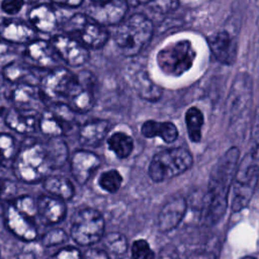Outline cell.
Returning <instances> with one entry per match:
<instances>
[{
	"label": "cell",
	"mask_w": 259,
	"mask_h": 259,
	"mask_svg": "<svg viewBox=\"0 0 259 259\" xmlns=\"http://www.w3.org/2000/svg\"><path fill=\"white\" fill-rule=\"evenodd\" d=\"M239 158L240 151L238 148L232 147L212 167L202 211L203 222L207 226L217 224L228 207L229 194L239 164Z\"/></svg>",
	"instance_id": "cell-1"
},
{
	"label": "cell",
	"mask_w": 259,
	"mask_h": 259,
	"mask_svg": "<svg viewBox=\"0 0 259 259\" xmlns=\"http://www.w3.org/2000/svg\"><path fill=\"white\" fill-rule=\"evenodd\" d=\"M10 172L13 178L25 185L40 184L55 172L46 139L39 135L23 137Z\"/></svg>",
	"instance_id": "cell-2"
},
{
	"label": "cell",
	"mask_w": 259,
	"mask_h": 259,
	"mask_svg": "<svg viewBox=\"0 0 259 259\" xmlns=\"http://www.w3.org/2000/svg\"><path fill=\"white\" fill-rule=\"evenodd\" d=\"M153 23L145 15L136 13L117 24L113 39L119 52L127 57L138 55L151 40Z\"/></svg>",
	"instance_id": "cell-3"
},
{
	"label": "cell",
	"mask_w": 259,
	"mask_h": 259,
	"mask_svg": "<svg viewBox=\"0 0 259 259\" xmlns=\"http://www.w3.org/2000/svg\"><path fill=\"white\" fill-rule=\"evenodd\" d=\"M68 233L74 245L84 248L94 246L105 234V220L96 208L80 207L70 218Z\"/></svg>",
	"instance_id": "cell-4"
},
{
	"label": "cell",
	"mask_w": 259,
	"mask_h": 259,
	"mask_svg": "<svg viewBox=\"0 0 259 259\" xmlns=\"http://www.w3.org/2000/svg\"><path fill=\"white\" fill-rule=\"evenodd\" d=\"M77 115L65 101L48 104L40 111L38 135L45 139H66L77 132Z\"/></svg>",
	"instance_id": "cell-5"
},
{
	"label": "cell",
	"mask_w": 259,
	"mask_h": 259,
	"mask_svg": "<svg viewBox=\"0 0 259 259\" xmlns=\"http://www.w3.org/2000/svg\"><path fill=\"white\" fill-rule=\"evenodd\" d=\"M60 31L73 36L89 50L102 48L109 38V31L106 26L82 12L67 16L61 24Z\"/></svg>",
	"instance_id": "cell-6"
},
{
	"label": "cell",
	"mask_w": 259,
	"mask_h": 259,
	"mask_svg": "<svg viewBox=\"0 0 259 259\" xmlns=\"http://www.w3.org/2000/svg\"><path fill=\"white\" fill-rule=\"evenodd\" d=\"M259 180V160L247 153L239 162L232 183L231 207L240 211L248 206Z\"/></svg>",
	"instance_id": "cell-7"
},
{
	"label": "cell",
	"mask_w": 259,
	"mask_h": 259,
	"mask_svg": "<svg viewBox=\"0 0 259 259\" xmlns=\"http://www.w3.org/2000/svg\"><path fill=\"white\" fill-rule=\"evenodd\" d=\"M196 51L189 39H178L163 47L156 56L159 69L167 76L179 77L193 65Z\"/></svg>",
	"instance_id": "cell-8"
},
{
	"label": "cell",
	"mask_w": 259,
	"mask_h": 259,
	"mask_svg": "<svg viewBox=\"0 0 259 259\" xmlns=\"http://www.w3.org/2000/svg\"><path fill=\"white\" fill-rule=\"evenodd\" d=\"M192 163V156L186 149H167L153 157L149 165V176L155 182H163L184 173Z\"/></svg>",
	"instance_id": "cell-9"
},
{
	"label": "cell",
	"mask_w": 259,
	"mask_h": 259,
	"mask_svg": "<svg viewBox=\"0 0 259 259\" xmlns=\"http://www.w3.org/2000/svg\"><path fill=\"white\" fill-rule=\"evenodd\" d=\"M2 204L4 230L24 244L36 243L41 232L37 219L19 210L10 201Z\"/></svg>",
	"instance_id": "cell-10"
},
{
	"label": "cell",
	"mask_w": 259,
	"mask_h": 259,
	"mask_svg": "<svg viewBox=\"0 0 259 259\" xmlns=\"http://www.w3.org/2000/svg\"><path fill=\"white\" fill-rule=\"evenodd\" d=\"M74 77L75 73L65 65L42 72L37 86L45 105L65 101Z\"/></svg>",
	"instance_id": "cell-11"
},
{
	"label": "cell",
	"mask_w": 259,
	"mask_h": 259,
	"mask_svg": "<svg viewBox=\"0 0 259 259\" xmlns=\"http://www.w3.org/2000/svg\"><path fill=\"white\" fill-rule=\"evenodd\" d=\"M97 80L94 74L88 70L75 73L65 102L77 114L89 112L96 102Z\"/></svg>",
	"instance_id": "cell-12"
},
{
	"label": "cell",
	"mask_w": 259,
	"mask_h": 259,
	"mask_svg": "<svg viewBox=\"0 0 259 259\" xmlns=\"http://www.w3.org/2000/svg\"><path fill=\"white\" fill-rule=\"evenodd\" d=\"M253 82L247 73L238 74L235 78L227 101L228 118L231 125L241 122L250 110L252 103Z\"/></svg>",
	"instance_id": "cell-13"
},
{
	"label": "cell",
	"mask_w": 259,
	"mask_h": 259,
	"mask_svg": "<svg viewBox=\"0 0 259 259\" xmlns=\"http://www.w3.org/2000/svg\"><path fill=\"white\" fill-rule=\"evenodd\" d=\"M67 17V16H66ZM66 17L61 14V8L51 1H42L28 6L26 20L37 33L53 35L60 31L62 22Z\"/></svg>",
	"instance_id": "cell-14"
},
{
	"label": "cell",
	"mask_w": 259,
	"mask_h": 259,
	"mask_svg": "<svg viewBox=\"0 0 259 259\" xmlns=\"http://www.w3.org/2000/svg\"><path fill=\"white\" fill-rule=\"evenodd\" d=\"M49 39L61 63L69 68H80L90 59V50L65 32L58 31Z\"/></svg>",
	"instance_id": "cell-15"
},
{
	"label": "cell",
	"mask_w": 259,
	"mask_h": 259,
	"mask_svg": "<svg viewBox=\"0 0 259 259\" xmlns=\"http://www.w3.org/2000/svg\"><path fill=\"white\" fill-rule=\"evenodd\" d=\"M67 165L75 184L83 186L99 169L101 159L93 150L80 147L71 151Z\"/></svg>",
	"instance_id": "cell-16"
},
{
	"label": "cell",
	"mask_w": 259,
	"mask_h": 259,
	"mask_svg": "<svg viewBox=\"0 0 259 259\" xmlns=\"http://www.w3.org/2000/svg\"><path fill=\"white\" fill-rule=\"evenodd\" d=\"M40 110L33 108H22L6 106L3 116V124L9 132L22 136L38 135V121Z\"/></svg>",
	"instance_id": "cell-17"
},
{
	"label": "cell",
	"mask_w": 259,
	"mask_h": 259,
	"mask_svg": "<svg viewBox=\"0 0 259 259\" xmlns=\"http://www.w3.org/2000/svg\"><path fill=\"white\" fill-rule=\"evenodd\" d=\"M21 58L41 73L62 65L50 39L46 38L35 37L23 46Z\"/></svg>",
	"instance_id": "cell-18"
},
{
	"label": "cell",
	"mask_w": 259,
	"mask_h": 259,
	"mask_svg": "<svg viewBox=\"0 0 259 259\" xmlns=\"http://www.w3.org/2000/svg\"><path fill=\"white\" fill-rule=\"evenodd\" d=\"M2 95L7 101L8 106L33 108L40 111L46 106L40 97L38 86L34 83L5 84Z\"/></svg>",
	"instance_id": "cell-19"
},
{
	"label": "cell",
	"mask_w": 259,
	"mask_h": 259,
	"mask_svg": "<svg viewBox=\"0 0 259 259\" xmlns=\"http://www.w3.org/2000/svg\"><path fill=\"white\" fill-rule=\"evenodd\" d=\"M36 215L41 227L60 226L67 219L68 202L42 191L36 195Z\"/></svg>",
	"instance_id": "cell-20"
},
{
	"label": "cell",
	"mask_w": 259,
	"mask_h": 259,
	"mask_svg": "<svg viewBox=\"0 0 259 259\" xmlns=\"http://www.w3.org/2000/svg\"><path fill=\"white\" fill-rule=\"evenodd\" d=\"M36 31L26 19L19 17H4L0 21V39L19 47L36 37Z\"/></svg>",
	"instance_id": "cell-21"
},
{
	"label": "cell",
	"mask_w": 259,
	"mask_h": 259,
	"mask_svg": "<svg viewBox=\"0 0 259 259\" xmlns=\"http://www.w3.org/2000/svg\"><path fill=\"white\" fill-rule=\"evenodd\" d=\"M127 11L125 0H106L103 2H92L88 6L87 13L98 23L107 25H117L124 19Z\"/></svg>",
	"instance_id": "cell-22"
},
{
	"label": "cell",
	"mask_w": 259,
	"mask_h": 259,
	"mask_svg": "<svg viewBox=\"0 0 259 259\" xmlns=\"http://www.w3.org/2000/svg\"><path fill=\"white\" fill-rule=\"evenodd\" d=\"M110 130V122L103 118H92L78 125L77 141L80 147L96 149L106 140Z\"/></svg>",
	"instance_id": "cell-23"
},
{
	"label": "cell",
	"mask_w": 259,
	"mask_h": 259,
	"mask_svg": "<svg viewBox=\"0 0 259 259\" xmlns=\"http://www.w3.org/2000/svg\"><path fill=\"white\" fill-rule=\"evenodd\" d=\"M0 73L6 84L29 82L37 84L41 72L31 67L22 58L11 59L0 68Z\"/></svg>",
	"instance_id": "cell-24"
},
{
	"label": "cell",
	"mask_w": 259,
	"mask_h": 259,
	"mask_svg": "<svg viewBox=\"0 0 259 259\" xmlns=\"http://www.w3.org/2000/svg\"><path fill=\"white\" fill-rule=\"evenodd\" d=\"M187 208L186 200L183 196H174L168 199L158 213L157 227L162 233L175 229L182 221Z\"/></svg>",
	"instance_id": "cell-25"
},
{
	"label": "cell",
	"mask_w": 259,
	"mask_h": 259,
	"mask_svg": "<svg viewBox=\"0 0 259 259\" xmlns=\"http://www.w3.org/2000/svg\"><path fill=\"white\" fill-rule=\"evenodd\" d=\"M44 192L70 202L76 195L75 182L71 176L57 171L48 175L40 183Z\"/></svg>",
	"instance_id": "cell-26"
},
{
	"label": "cell",
	"mask_w": 259,
	"mask_h": 259,
	"mask_svg": "<svg viewBox=\"0 0 259 259\" xmlns=\"http://www.w3.org/2000/svg\"><path fill=\"white\" fill-rule=\"evenodd\" d=\"M208 46L214 58L225 64L232 65L237 57V41L227 31H219L208 37Z\"/></svg>",
	"instance_id": "cell-27"
},
{
	"label": "cell",
	"mask_w": 259,
	"mask_h": 259,
	"mask_svg": "<svg viewBox=\"0 0 259 259\" xmlns=\"http://www.w3.org/2000/svg\"><path fill=\"white\" fill-rule=\"evenodd\" d=\"M20 140L9 131L0 132V171H10L18 152Z\"/></svg>",
	"instance_id": "cell-28"
},
{
	"label": "cell",
	"mask_w": 259,
	"mask_h": 259,
	"mask_svg": "<svg viewBox=\"0 0 259 259\" xmlns=\"http://www.w3.org/2000/svg\"><path fill=\"white\" fill-rule=\"evenodd\" d=\"M141 133L146 138L159 137L165 143H172L178 138V130L170 121L147 120L142 124Z\"/></svg>",
	"instance_id": "cell-29"
},
{
	"label": "cell",
	"mask_w": 259,
	"mask_h": 259,
	"mask_svg": "<svg viewBox=\"0 0 259 259\" xmlns=\"http://www.w3.org/2000/svg\"><path fill=\"white\" fill-rule=\"evenodd\" d=\"M70 236L66 229L60 226L49 227L40 232L37 244L46 250H56L62 246L69 244Z\"/></svg>",
	"instance_id": "cell-30"
},
{
	"label": "cell",
	"mask_w": 259,
	"mask_h": 259,
	"mask_svg": "<svg viewBox=\"0 0 259 259\" xmlns=\"http://www.w3.org/2000/svg\"><path fill=\"white\" fill-rule=\"evenodd\" d=\"M108 150L118 159L127 158L134 149L133 139L125 133L115 132L106 138Z\"/></svg>",
	"instance_id": "cell-31"
},
{
	"label": "cell",
	"mask_w": 259,
	"mask_h": 259,
	"mask_svg": "<svg viewBox=\"0 0 259 259\" xmlns=\"http://www.w3.org/2000/svg\"><path fill=\"white\" fill-rule=\"evenodd\" d=\"M133 81L135 90L142 98L150 101H155L160 98L162 94L161 88L151 80L146 72H138L135 75Z\"/></svg>",
	"instance_id": "cell-32"
},
{
	"label": "cell",
	"mask_w": 259,
	"mask_h": 259,
	"mask_svg": "<svg viewBox=\"0 0 259 259\" xmlns=\"http://www.w3.org/2000/svg\"><path fill=\"white\" fill-rule=\"evenodd\" d=\"M46 141L52 157L55 171L63 169L68 164L71 153L66 139H46Z\"/></svg>",
	"instance_id": "cell-33"
},
{
	"label": "cell",
	"mask_w": 259,
	"mask_h": 259,
	"mask_svg": "<svg viewBox=\"0 0 259 259\" xmlns=\"http://www.w3.org/2000/svg\"><path fill=\"white\" fill-rule=\"evenodd\" d=\"M185 122L189 139L198 143L201 140V130L203 126L204 118L203 114L197 107H190L185 113Z\"/></svg>",
	"instance_id": "cell-34"
},
{
	"label": "cell",
	"mask_w": 259,
	"mask_h": 259,
	"mask_svg": "<svg viewBox=\"0 0 259 259\" xmlns=\"http://www.w3.org/2000/svg\"><path fill=\"white\" fill-rule=\"evenodd\" d=\"M122 184V176L115 169H107L102 171L97 177L98 187L107 193H115Z\"/></svg>",
	"instance_id": "cell-35"
},
{
	"label": "cell",
	"mask_w": 259,
	"mask_h": 259,
	"mask_svg": "<svg viewBox=\"0 0 259 259\" xmlns=\"http://www.w3.org/2000/svg\"><path fill=\"white\" fill-rule=\"evenodd\" d=\"M101 241L104 246L103 249L108 254L123 255L127 250L126 238L120 233L110 232V233L104 234Z\"/></svg>",
	"instance_id": "cell-36"
},
{
	"label": "cell",
	"mask_w": 259,
	"mask_h": 259,
	"mask_svg": "<svg viewBox=\"0 0 259 259\" xmlns=\"http://www.w3.org/2000/svg\"><path fill=\"white\" fill-rule=\"evenodd\" d=\"M27 5V0H0V12L4 17H18Z\"/></svg>",
	"instance_id": "cell-37"
},
{
	"label": "cell",
	"mask_w": 259,
	"mask_h": 259,
	"mask_svg": "<svg viewBox=\"0 0 259 259\" xmlns=\"http://www.w3.org/2000/svg\"><path fill=\"white\" fill-rule=\"evenodd\" d=\"M45 259H82V251L74 244H67L54 250Z\"/></svg>",
	"instance_id": "cell-38"
},
{
	"label": "cell",
	"mask_w": 259,
	"mask_h": 259,
	"mask_svg": "<svg viewBox=\"0 0 259 259\" xmlns=\"http://www.w3.org/2000/svg\"><path fill=\"white\" fill-rule=\"evenodd\" d=\"M248 153L259 160V105L257 106L251 126Z\"/></svg>",
	"instance_id": "cell-39"
},
{
	"label": "cell",
	"mask_w": 259,
	"mask_h": 259,
	"mask_svg": "<svg viewBox=\"0 0 259 259\" xmlns=\"http://www.w3.org/2000/svg\"><path fill=\"white\" fill-rule=\"evenodd\" d=\"M132 258L133 259H154L155 253L151 249L149 243L146 240L140 239L133 243Z\"/></svg>",
	"instance_id": "cell-40"
},
{
	"label": "cell",
	"mask_w": 259,
	"mask_h": 259,
	"mask_svg": "<svg viewBox=\"0 0 259 259\" xmlns=\"http://www.w3.org/2000/svg\"><path fill=\"white\" fill-rule=\"evenodd\" d=\"M151 7L160 13H168L176 9L178 6V0H151Z\"/></svg>",
	"instance_id": "cell-41"
},
{
	"label": "cell",
	"mask_w": 259,
	"mask_h": 259,
	"mask_svg": "<svg viewBox=\"0 0 259 259\" xmlns=\"http://www.w3.org/2000/svg\"><path fill=\"white\" fill-rule=\"evenodd\" d=\"M82 259H110V257L103 248L91 246L82 252Z\"/></svg>",
	"instance_id": "cell-42"
},
{
	"label": "cell",
	"mask_w": 259,
	"mask_h": 259,
	"mask_svg": "<svg viewBox=\"0 0 259 259\" xmlns=\"http://www.w3.org/2000/svg\"><path fill=\"white\" fill-rule=\"evenodd\" d=\"M53 4L61 9H78L80 8L85 0H50Z\"/></svg>",
	"instance_id": "cell-43"
},
{
	"label": "cell",
	"mask_w": 259,
	"mask_h": 259,
	"mask_svg": "<svg viewBox=\"0 0 259 259\" xmlns=\"http://www.w3.org/2000/svg\"><path fill=\"white\" fill-rule=\"evenodd\" d=\"M157 259H180V256L175 247L168 245L161 249Z\"/></svg>",
	"instance_id": "cell-44"
},
{
	"label": "cell",
	"mask_w": 259,
	"mask_h": 259,
	"mask_svg": "<svg viewBox=\"0 0 259 259\" xmlns=\"http://www.w3.org/2000/svg\"><path fill=\"white\" fill-rule=\"evenodd\" d=\"M17 47L0 39V61L14 55Z\"/></svg>",
	"instance_id": "cell-45"
},
{
	"label": "cell",
	"mask_w": 259,
	"mask_h": 259,
	"mask_svg": "<svg viewBox=\"0 0 259 259\" xmlns=\"http://www.w3.org/2000/svg\"><path fill=\"white\" fill-rule=\"evenodd\" d=\"M15 259H39L38 255L36 254V252L34 251V249H31L29 247L27 248H23L22 250H20Z\"/></svg>",
	"instance_id": "cell-46"
},
{
	"label": "cell",
	"mask_w": 259,
	"mask_h": 259,
	"mask_svg": "<svg viewBox=\"0 0 259 259\" xmlns=\"http://www.w3.org/2000/svg\"><path fill=\"white\" fill-rule=\"evenodd\" d=\"M187 259H215L214 254L208 251H196L192 253Z\"/></svg>",
	"instance_id": "cell-47"
},
{
	"label": "cell",
	"mask_w": 259,
	"mask_h": 259,
	"mask_svg": "<svg viewBox=\"0 0 259 259\" xmlns=\"http://www.w3.org/2000/svg\"><path fill=\"white\" fill-rule=\"evenodd\" d=\"M4 230V224H3V204L0 201V233H2Z\"/></svg>",
	"instance_id": "cell-48"
},
{
	"label": "cell",
	"mask_w": 259,
	"mask_h": 259,
	"mask_svg": "<svg viewBox=\"0 0 259 259\" xmlns=\"http://www.w3.org/2000/svg\"><path fill=\"white\" fill-rule=\"evenodd\" d=\"M5 81H4V79H3V77H2V75H1V73H0V95H2V93H3V90H4V87H5Z\"/></svg>",
	"instance_id": "cell-49"
},
{
	"label": "cell",
	"mask_w": 259,
	"mask_h": 259,
	"mask_svg": "<svg viewBox=\"0 0 259 259\" xmlns=\"http://www.w3.org/2000/svg\"><path fill=\"white\" fill-rule=\"evenodd\" d=\"M6 106H0V126L3 124V116H4V110ZM4 125V124H3Z\"/></svg>",
	"instance_id": "cell-50"
},
{
	"label": "cell",
	"mask_w": 259,
	"mask_h": 259,
	"mask_svg": "<svg viewBox=\"0 0 259 259\" xmlns=\"http://www.w3.org/2000/svg\"><path fill=\"white\" fill-rule=\"evenodd\" d=\"M5 175H4V172L0 171V193H1V190H2V186H3V182H4V179H5Z\"/></svg>",
	"instance_id": "cell-51"
},
{
	"label": "cell",
	"mask_w": 259,
	"mask_h": 259,
	"mask_svg": "<svg viewBox=\"0 0 259 259\" xmlns=\"http://www.w3.org/2000/svg\"><path fill=\"white\" fill-rule=\"evenodd\" d=\"M137 3H149L151 0H135Z\"/></svg>",
	"instance_id": "cell-52"
},
{
	"label": "cell",
	"mask_w": 259,
	"mask_h": 259,
	"mask_svg": "<svg viewBox=\"0 0 259 259\" xmlns=\"http://www.w3.org/2000/svg\"><path fill=\"white\" fill-rule=\"evenodd\" d=\"M240 259H256V258L253 257V256H244V257H242Z\"/></svg>",
	"instance_id": "cell-53"
},
{
	"label": "cell",
	"mask_w": 259,
	"mask_h": 259,
	"mask_svg": "<svg viewBox=\"0 0 259 259\" xmlns=\"http://www.w3.org/2000/svg\"><path fill=\"white\" fill-rule=\"evenodd\" d=\"M92 2H103V1H106V0H91Z\"/></svg>",
	"instance_id": "cell-54"
},
{
	"label": "cell",
	"mask_w": 259,
	"mask_h": 259,
	"mask_svg": "<svg viewBox=\"0 0 259 259\" xmlns=\"http://www.w3.org/2000/svg\"><path fill=\"white\" fill-rule=\"evenodd\" d=\"M119 259H133V258H132V257L130 258V257H126V256H124V257H120Z\"/></svg>",
	"instance_id": "cell-55"
},
{
	"label": "cell",
	"mask_w": 259,
	"mask_h": 259,
	"mask_svg": "<svg viewBox=\"0 0 259 259\" xmlns=\"http://www.w3.org/2000/svg\"><path fill=\"white\" fill-rule=\"evenodd\" d=\"M3 18H4V16H3V15L1 14V12H0V21H1Z\"/></svg>",
	"instance_id": "cell-56"
},
{
	"label": "cell",
	"mask_w": 259,
	"mask_h": 259,
	"mask_svg": "<svg viewBox=\"0 0 259 259\" xmlns=\"http://www.w3.org/2000/svg\"><path fill=\"white\" fill-rule=\"evenodd\" d=\"M0 258H1V246H0Z\"/></svg>",
	"instance_id": "cell-57"
}]
</instances>
